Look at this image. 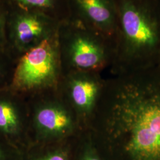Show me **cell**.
Returning <instances> with one entry per match:
<instances>
[{
    "instance_id": "5",
    "label": "cell",
    "mask_w": 160,
    "mask_h": 160,
    "mask_svg": "<svg viewBox=\"0 0 160 160\" xmlns=\"http://www.w3.org/2000/svg\"><path fill=\"white\" fill-rule=\"evenodd\" d=\"M62 76L57 33L17 60L10 88L27 98L57 89Z\"/></svg>"
},
{
    "instance_id": "1",
    "label": "cell",
    "mask_w": 160,
    "mask_h": 160,
    "mask_svg": "<svg viewBox=\"0 0 160 160\" xmlns=\"http://www.w3.org/2000/svg\"><path fill=\"white\" fill-rule=\"evenodd\" d=\"M105 78L88 129L126 160H160V63Z\"/></svg>"
},
{
    "instance_id": "8",
    "label": "cell",
    "mask_w": 160,
    "mask_h": 160,
    "mask_svg": "<svg viewBox=\"0 0 160 160\" xmlns=\"http://www.w3.org/2000/svg\"><path fill=\"white\" fill-rule=\"evenodd\" d=\"M0 137L21 151L30 145L27 98L10 87L0 90Z\"/></svg>"
},
{
    "instance_id": "6",
    "label": "cell",
    "mask_w": 160,
    "mask_h": 160,
    "mask_svg": "<svg viewBox=\"0 0 160 160\" xmlns=\"http://www.w3.org/2000/svg\"><path fill=\"white\" fill-rule=\"evenodd\" d=\"M8 21V46L6 49L18 59L57 33L60 22L37 12L12 10Z\"/></svg>"
},
{
    "instance_id": "13",
    "label": "cell",
    "mask_w": 160,
    "mask_h": 160,
    "mask_svg": "<svg viewBox=\"0 0 160 160\" xmlns=\"http://www.w3.org/2000/svg\"></svg>"
},
{
    "instance_id": "7",
    "label": "cell",
    "mask_w": 160,
    "mask_h": 160,
    "mask_svg": "<svg viewBox=\"0 0 160 160\" xmlns=\"http://www.w3.org/2000/svg\"><path fill=\"white\" fill-rule=\"evenodd\" d=\"M101 73L72 72L63 74L58 90L74 112L81 130L88 128L103 88Z\"/></svg>"
},
{
    "instance_id": "10",
    "label": "cell",
    "mask_w": 160,
    "mask_h": 160,
    "mask_svg": "<svg viewBox=\"0 0 160 160\" xmlns=\"http://www.w3.org/2000/svg\"><path fill=\"white\" fill-rule=\"evenodd\" d=\"M12 10L37 12L59 22L71 17L69 0H10Z\"/></svg>"
},
{
    "instance_id": "2",
    "label": "cell",
    "mask_w": 160,
    "mask_h": 160,
    "mask_svg": "<svg viewBox=\"0 0 160 160\" xmlns=\"http://www.w3.org/2000/svg\"><path fill=\"white\" fill-rule=\"evenodd\" d=\"M117 30L112 74L160 62V0H115Z\"/></svg>"
},
{
    "instance_id": "12",
    "label": "cell",
    "mask_w": 160,
    "mask_h": 160,
    "mask_svg": "<svg viewBox=\"0 0 160 160\" xmlns=\"http://www.w3.org/2000/svg\"><path fill=\"white\" fill-rule=\"evenodd\" d=\"M4 18L2 17L0 13V50L6 49V40L3 32Z\"/></svg>"
},
{
    "instance_id": "4",
    "label": "cell",
    "mask_w": 160,
    "mask_h": 160,
    "mask_svg": "<svg viewBox=\"0 0 160 160\" xmlns=\"http://www.w3.org/2000/svg\"><path fill=\"white\" fill-rule=\"evenodd\" d=\"M27 100L30 145L67 140L81 131L74 112L57 88L35 94Z\"/></svg>"
},
{
    "instance_id": "11",
    "label": "cell",
    "mask_w": 160,
    "mask_h": 160,
    "mask_svg": "<svg viewBox=\"0 0 160 160\" xmlns=\"http://www.w3.org/2000/svg\"><path fill=\"white\" fill-rule=\"evenodd\" d=\"M20 152L19 149L0 137V160H13Z\"/></svg>"
},
{
    "instance_id": "9",
    "label": "cell",
    "mask_w": 160,
    "mask_h": 160,
    "mask_svg": "<svg viewBox=\"0 0 160 160\" xmlns=\"http://www.w3.org/2000/svg\"><path fill=\"white\" fill-rule=\"evenodd\" d=\"M71 17L114 40L117 30L115 0H69Z\"/></svg>"
},
{
    "instance_id": "3",
    "label": "cell",
    "mask_w": 160,
    "mask_h": 160,
    "mask_svg": "<svg viewBox=\"0 0 160 160\" xmlns=\"http://www.w3.org/2000/svg\"><path fill=\"white\" fill-rule=\"evenodd\" d=\"M58 42L63 74L72 72L101 73L110 67L114 40L72 17L61 22Z\"/></svg>"
}]
</instances>
